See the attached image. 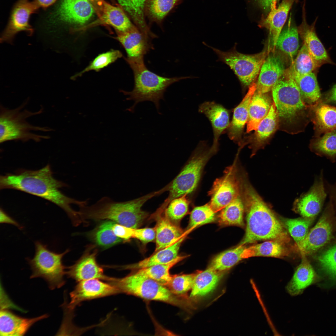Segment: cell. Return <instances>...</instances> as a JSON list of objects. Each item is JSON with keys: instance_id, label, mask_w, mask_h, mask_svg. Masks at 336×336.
<instances>
[{"instance_id": "obj_33", "label": "cell", "mask_w": 336, "mask_h": 336, "mask_svg": "<svg viewBox=\"0 0 336 336\" xmlns=\"http://www.w3.org/2000/svg\"><path fill=\"white\" fill-rule=\"evenodd\" d=\"M223 276V272L210 267L196 273L193 281L190 297L206 296L216 288Z\"/></svg>"}, {"instance_id": "obj_25", "label": "cell", "mask_w": 336, "mask_h": 336, "mask_svg": "<svg viewBox=\"0 0 336 336\" xmlns=\"http://www.w3.org/2000/svg\"><path fill=\"white\" fill-rule=\"evenodd\" d=\"M200 112L204 114L210 122L213 133L212 146L218 148V140L223 131L230 124V113L222 105L214 102H206L201 105Z\"/></svg>"}, {"instance_id": "obj_9", "label": "cell", "mask_w": 336, "mask_h": 336, "mask_svg": "<svg viewBox=\"0 0 336 336\" xmlns=\"http://www.w3.org/2000/svg\"><path fill=\"white\" fill-rule=\"evenodd\" d=\"M35 248L33 257L26 259L32 271L30 278H42L52 290L61 287L65 283L63 276L66 273L62 259L69 250L57 253L39 241L35 242Z\"/></svg>"}, {"instance_id": "obj_55", "label": "cell", "mask_w": 336, "mask_h": 336, "mask_svg": "<svg viewBox=\"0 0 336 336\" xmlns=\"http://www.w3.org/2000/svg\"><path fill=\"white\" fill-rule=\"evenodd\" d=\"M57 0H35L38 6L46 7L54 3Z\"/></svg>"}, {"instance_id": "obj_17", "label": "cell", "mask_w": 336, "mask_h": 336, "mask_svg": "<svg viewBox=\"0 0 336 336\" xmlns=\"http://www.w3.org/2000/svg\"><path fill=\"white\" fill-rule=\"evenodd\" d=\"M94 10L89 0H62L56 15L62 21L82 25L92 17Z\"/></svg>"}, {"instance_id": "obj_8", "label": "cell", "mask_w": 336, "mask_h": 336, "mask_svg": "<svg viewBox=\"0 0 336 336\" xmlns=\"http://www.w3.org/2000/svg\"><path fill=\"white\" fill-rule=\"evenodd\" d=\"M217 150L201 142L189 161L169 184V196L164 202L169 203L174 198L193 191L198 184L205 165Z\"/></svg>"}, {"instance_id": "obj_19", "label": "cell", "mask_w": 336, "mask_h": 336, "mask_svg": "<svg viewBox=\"0 0 336 336\" xmlns=\"http://www.w3.org/2000/svg\"><path fill=\"white\" fill-rule=\"evenodd\" d=\"M326 213L308 232L304 240L298 246L301 254L308 255L315 253L324 246L331 240L333 232L332 224Z\"/></svg>"}, {"instance_id": "obj_30", "label": "cell", "mask_w": 336, "mask_h": 336, "mask_svg": "<svg viewBox=\"0 0 336 336\" xmlns=\"http://www.w3.org/2000/svg\"><path fill=\"white\" fill-rule=\"evenodd\" d=\"M185 237V234L172 245L154 252L151 256L136 263L117 266L115 268L135 270L147 267L171 263L179 255L182 243Z\"/></svg>"}, {"instance_id": "obj_10", "label": "cell", "mask_w": 336, "mask_h": 336, "mask_svg": "<svg viewBox=\"0 0 336 336\" xmlns=\"http://www.w3.org/2000/svg\"><path fill=\"white\" fill-rule=\"evenodd\" d=\"M204 44L212 49L218 60L230 68L245 87H249L254 82L266 58L265 51L254 54L240 53L237 50L236 44L227 51L208 46L205 43Z\"/></svg>"}, {"instance_id": "obj_14", "label": "cell", "mask_w": 336, "mask_h": 336, "mask_svg": "<svg viewBox=\"0 0 336 336\" xmlns=\"http://www.w3.org/2000/svg\"><path fill=\"white\" fill-rule=\"evenodd\" d=\"M97 253L95 245L88 246L82 256L68 267L66 273L77 282L92 279L106 281L109 277L104 274L102 268L96 261Z\"/></svg>"}, {"instance_id": "obj_35", "label": "cell", "mask_w": 336, "mask_h": 336, "mask_svg": "<svg viewBox=\"0 0 336 336\" xmlns=\"http://www.w3.org/2000/svg\"><path fill=\"white\" fill-rule=\"evenodd\" d=\"M304 102L307 105L314 104L321 100V95L316 77L313 72L293 78Z\"/></svg>"}, {"instance_id": "obj_53", "label": "cell", "mask_w": 336, "mask_h": 336, "mask_svg": "<svg viewBox=\"0 0 336 336\" xmlns=\"http://www.w3.org/2000/svg\"><path fill=\"white\" fill-rule=\"evenodd\" d=\"M0 222L1 223L10 224L14 226L21 230L22 226L18 222L7 214L3 209L0 208Z\"/></svg>"}, {"instance_id": "obj_21", "label": "cell", "mask_w": 336, "mask_h": 336, "mask_svg": "<svg viewBox=\"0 0 336 336\" xmlns=\"http://www.w3.org/2000/svg\"><path fill=\"white\" fill-rule=\"evenodd\" d=\"M115 38L122 44L127 54V58L134 61L143 60L144 55L153 48L143 34L135 26L124 32H117Z\"/></svg>"}, {"instance_id": "obj_54", "label": "cell", "mask_w": 336, "mask_h": 336, "mask_svg": "<svg viewBox=\"0 0 336 336\" xmlns=\"http://www.w3.org/2000/svg\"><path fill=\"white\" fill-rule=\"evenodd\" d=\"M266 14L270 12L273 5H276L279 0H254Z\"/></svg>"}, {"instance_id": "obj_26", "label": "cell", "mask_w": 336, "mask_h": 336, "mask_svg": "<svg viewBox=\"0 0 336 336\" xmlns=\"http://www.w3.org/2000/svg\"><path fill=\"white\" fill-rule=\"evenodd\" d=\"M294 0H282L278 7L273 5L266 17H261L259 26L269 30L274 49Z\"/></svg>"}, {"instance_id": "obj_12", "label": "cell", "mask_w": 336, "mask_h": 336, "mask_svg": "<svg viewBox=\"0 0 336 336\" xmlns=\"http://www.w3.org/2000/svg\"><path fill=\"white\" fill-rule=\"evenodd\" d=\"M98 279H92L77 282L70 294L71 300L68 308L72 310L81 302L119 293L118 289L108 282Z\"/></svg>"}, {"instance_id": "obj_28", "label": "cell", "mask_w": 336, "mask_h": 336, "mask_svg": "<svg viewBox=\"0 0 336 336\" xmlns=\"http://www.w3.org/2000/svg\"><path fill=\"white\" fill-rule=\"evenodd\" d=\"M301 254L302 257L301 262L286 286L287 291L292 296L301 294L306 288L316 282L320 279L306 258V255Z\"/></svg>"}, {"instance_id": "obj_51", "label": "cell", "mask_w": 336, "mask_h": 336, "mask_svg": "<svg viewBox=\"0 0 336 336\" xmlns=\"http://www.w3.org/2000/svg\"><path fill=\"white\" fill-rule=\"evenodd\" d=\"M115 235L122 240H128L133 238L134 229L114 222L112 227Z\"/></svg>"}, {"instance_id": "obj_11", "label": "cell", "mask_w": 336, "mask_h": 336, "mask_svg": "<svg viewBox=\"0 0 336 336\" xmlns=\"http://www.w3.org/2000/svg\"><path fill=\"white\" fill-rule=\"evenodd\" d=\"M233 164L226 168L223 175L214 181L208 193L209 203L216 212L223 208L240 194L239 170L236 166L238 154Z\"/></svg>"}, {"instance_id": "obj_1", "label": "cell", "mask_w": 336, "mask_h": 336, "mask_svg": "<svg viewBox=\"0 0 336 336\" xmlns=\"http://www.w3.org/2000/svg\"><path fill=\"white\" fill-rule=\"evenodd\" d=\"M67 186L53 177L49 165L37 170H23L0 177L1 189L19 190L48 200L63 209L72 224L77 226L83 222L78 211L74 210L71 205L80 207L87 205L88 200L79 201L66 196L59 189Z\"/></svg>"}, {"instance_id": "obj_41", "label": "cell", "mask_w": 336, "mask_h": 336, "mask_svg": "<svg viewBox=\"0 0 336 336\" xmlns=\"http://www.w3.org/2000/svg\"><path fill=\"white\" fill-rule=\"evenodd\" d=\"M245 248L244 245H239L221 253L212 259L209 267L220 272L230 269L243 259L242 254Z\"/></svg>"}, {"instance_id": "obj_22", "label": "cell", "mask_w": 336, "mask_h": 336, "mask_svg": "<svg viewBox=\"0 0 336 336\" xmlns=\"http://www.w3.org/2000/svg\"><path fill=\"white\" fill-rule=\"evenodd\" d=\"M281 58L274 54L266 58L260 70L256 84L255 91L260 94L267 93L283 75L285 70Z\"/></svg>"}, {"instance_id": "obj_38", "label": "cell", "mask_w": 336, "mask_h": 336, "mask_svg": "<svg viewBox=\"0 0 336 336\" xmlns=\"http://www.w3.org/2000/svg\"><path fill=\"white\" fill-rule=\"evenodd\" d=\"M282 243L271 240L246 248L243 253L242 258L245 259L255 256L281 257L286 256L288 254L287 251Z\"/></svg>"}, {"instance_id": "obj_29", "label": "cell", "mask_w": 336, "mask_h": 336, "mask_svg": "<svg viewBox=\"0 0 336 336\" xmlns=\"http://www.w3.org/2000/svg\"><path fill=\"white\" fill-rule=\"evenodd\" d=\"M278 126V115L273 101L268 114L260 122L251 138H250L247 140L248 143H251L250 147L252 149V156L264 147Z\"/></svg>"}, {"instance_id": "obj_15", "label": "cell", "mask_w": 336, "mask_h": 336, "mask_svg": "<svg viewBox=\"0 0 336 336\" xmlns=\"http://www.w3.org/2000/svg\"><path fill=\"white\" fill-rule=\"evenodd\" d=\"M326 195L321 173L309 190L296 200L295 208L303 217L314 219L320 212Z\"/></svg>"}, {"instance_id": "obj_36", "label": "cell", "mask_w": 336, "mask_h": 336, "mask_svg": "<svg viewBox=\"0 0 336 336\" xmlns=\"http://www.w3.org/2000/svg\"><path fill=\"white\" fill-rule=\"evenodd\" d=\"M320 66L303 44L296 58L290 67L285 69V72L293 78L313 72Z\"/></svg>"}, {"instance_id": "obj_2", "label": "cell", "mask_w": 336, "mask_h": 336, "mask_svg": "<svg viewBox=\"0 0 336 336\" xmlns=\"http://www.w3.org/2000/svg\"><path fill=\"white\" fill-rule=\"evenodd\" d=\"M240 194L247 212V224L245 235L239 245L261 240L288 241L283 225L254 189L246 173L240 176Z\"/></svg>"}, {"instance_id": "obj_6", "label": "cell", "mask_w": 336, "mask_h": 336, "mask_svg": "<svg viewBox=\"0 0 336 336\" xmlns=\"http://www.w3.org/2000/svg\"><path fill=\"white\" fill-rule=\"evenodd\" d=\"M132 70L134 77V86L130 91L122 90L134 103L128 109L132 111L138 103L145 101L154 103L157 110L160 102L164 99V94L167 88L173 83L189 77H168L159 76L151 72L146 66L144 60L133 61L125 58Z\"/></svg>"}, {"instance_id": "obj_18", "label": "cell", "mask_w": 336, "mask_h": 336, "mask_svg": "<svg viewBox=\"0 0 336 336\" xmlns=\"http://www.w3.org/2000/svg\"><path fill=\"white\" fill-rule=\"evenodd\" d=\"M100 9L98 17L96 20L77 29L78 30H84L99 26H109L117 32H124L134 26L122 8L113 6L103 0Z\"/></svg>"}, {"instance_id": "obj_48", "label": "cell", "mask_w": 336, "mask_h": 336, "mask_svg": "<svg viewBox=\"0 0 336 336\" xmlns=\"http://www.w3.org/2000/svg\"><path fill=\"white\" fill-rule=\"evenodd\" d=\"M195 273L172 275L165 286L173 293L179 295H185L191 289Z\"/></svg>"}, {"instance_id": "obj_56", "label": "cell", "mask_w": 336, "mask_h": 336, "mask_svg": "<svg viewBox=\"0 0 336 336\" xmlns=\"http://www.w3.org/2000/svg\"><path fill=\"white\" fill-rule=\"evenodd\" d=\"M91 2H92L96 5L99 6L100 7L101 6L102 0H89Z\"/></svg>"}, {"instance_id": "obj_37", "label": "cell", "mask_w": 336, "mask_h": 336, "mask_svg": "<svg viewBox=\"0 0 336 336\" xmlns=\"http://www.w3.org/2000/svg\"><path fill=\"white\" fill-rule=\"evenodd\" d=\"M114 222L106 220L98 225L87 234L94 244L104 249L112 247L123 241L114 234L112 228Z\"/></svg>"}, {"instance_id": "obj_23", "label": "cell", "mask_w": 336, "mask_h": 336, "mask_svg": "<svg viewBox=\"0 0 336 336\" xmlns=\"http://www.w3.org/2000/svg\"><path fill=\"white\" fill-rule=\"evenodd\" d=\"M309 116L314 124L315 137L336 129V107L320 100L309 105Z\"/></svg>"}, {"instance_id": "obj_34", "label": "cell", "mask_w": 336, "mask_h": 336, "mask_svg": "<svg viewBox=\"0 0 336 336\" xmlns=\"http://www.w3.org/2000/svg\"><path fill=\"white\" fill-rule=\"evenodd\" d=\"M291 16L287 26L282 30L277 41L276 47L289 57L292 61L299 47L298 29L292 22Z\"/></svg>"}, {"instance_id": "obj_46", "label": "cell", "mask_w": 336, "mask_h": 336, "mask_svg": "<svg viewBox=\"0 0 336 336\" xmlns=\"http://www.w3.org/2000/svg\"><path fill=\"white\" fill-rule=\"evenodd\" d=\"M184 195L171 200L165 209L164 213L172 222L178 225L186 214L189 208V201Z\"/></svg>"}, {"instance_id": "obj_42", "label": "cell", "mask_w": 336, "mask_h": 336, "mask_svg": "<svg viewBox=\"0 0 336 336\" xmlns=\"http://www.w3.org/2000/svg\"><path fill=\"white\" fill-rule=\"evenodd\" d=\"M186 256L179 255L169 264L153 265L135 270L166 286L171 277L170 273L171 268Z\"/></svg>"}, {"instance_id": "obj_13", "label": "cell", "mask_w": 336, "mask_h": 336, "mask_svg": "<svg viewBox=\"0 0 336 336\" xmlns=\"http://www.w3.org/2000/svg\"><path fill=\"white\" fill-rule=\"evenodd\" d=\"M39 8L34 0L30 2L29 0H18L14 8L8 25L1 35V42H12L15 35L21 31H25L32 35L33 30L29 24V18L30 15Z\"/></svg>"}, {"instance_id": "obj_58", "label": "cell", "mask_w": 336, "mask_h": 336, "mask_svg": "<svg viewBox=\"0 0 336 336\" xmlns=\"http://www.w3.org/2000/svg\"><path fill=\"white\" fill-rule=\"evenodd\" d=\"M294 0L296 2H297V1H298V0Z\"/></svg>"}, {"instance_id": "obj_31", "label": "cell", "mask_w": 336, "mask_h": 336, "mask_svg": "<svg viewBox=\"0 0 336 336\" xmlns=\"http://www.w3.org/2000/svg\"><path fill=\"white\" fill-rule=\"evenodd\" d=\"M273 103L267 93L260 94L255 91L249 106L247 133L257 129L260 122L268 114Z\"/></svg>"}, {"instance_id": "obj_45", "label": "cell", "mask_w": 336, "mask_h": 336, "mask_svg": "<svg viewBox=\"0 0 336 336\" xmlns=\"http://www.w3.org/2000/svg\"><path fill=\"white\" fill-rule=\"evenodd\" d=\"M215 213L209 204L195 207L190 215L187 231L198 226L214 222L216 219Z\"/></svg>"}, {"instance_id": "obj_50", "label": "cell", "mask_w": 336, "mask_h": 336, "mask_svg": "<svg viewBox=\"0 0 336 336\" xmlns=\"http://www.w3.org/2000/svg\"><path fill=\"white\" fill-rule=\"evenodd\" d=\"M156 237L154 227L134 229L133 238L139 240L143 244H146L155 240Z\"/></svg>"}, {"instance_id": "obj_24", "label": "cell", "mask_w": 336, "mask_h": 336, "mask_svg": "<svg viewBox=\"0 0 336 336\" xmlns=\"http://www.w3.org/2000/svg\"><path fill=\"white\" fill-rule=\"evenodd\" d=\"M256 90V84L253 83L240 103L234 109L232 121L228 128L229 138L240 146L245 126L247 123L250 103Z\"/></svg>"}, {"instance_id": "obj_43", "label": "cell", "mask_w": 336, "mask_h": 336, "mask_svg": "<svg viewBox=\"0 0 336 336\" xmlns=\"http://www.w3.org/2000/svg\"><path fill=\"white\" fill-rule=\"evenodd\" d=\"M312 219L303 217L283 220L284 225L297 246L302 243L308 233Z\"/></svg>"}, {"instance_id": "obj_40", "label": "cell", "mask_w": 336, "mask_h": 336, "mask_svg": "<svg viewBox=\"0 0 336 336\" xmlns=\"http://www.w3.org/2000/svg\"><path fill=\"white\" fill-rule=\"evenodd\" d=\"M311 150L318 156H325L332 162L336 158V129L322 136L315 137L310 144Z\"/></svg>"}, {"instance_id": "obj_4", "label": "cell", "mask_w": 336, "mask_h": 336, "mask_svg": "<svg viewBox=\"0 0 336 336\" xmlns=\"http://www.w3.org/2000/svg\"><path fill=\"white\" fill-rule=\"evenodd\" d=\"M271 91L279 126L289 133L301 131L309 119V105L303 101L294 80L284 72Z\"/></svg>"}, {"instance_id": "obj_7", "label": "cell", "mask_w": 336, "mask_h": 336, "mask_svg": "<svg viewBox=\"0 0 336 336\" xmlns=\"http://www.w3.org/2000/svg\"><path fill=\"white\" fill-rule=\"evenodd\" d=\"M28 100L18 107L13 109L7 108L1 105L0 107V142L12 140H20L26 142L32 140L39 142L42 139L49 138V136L37 134L33 131L45 132L53 131L46 127L34 126L26 119L30 117L40 114L42 108L37 112H33L23 109Z\"/></svg>"}, {"instance_id": "obj_39", "label": "cell", "mask_w": 336, "mask_h": 336, "mask_svg": "<svg viewBox=\"0 0 336 336\" xmlns=\"http://www.w3.org/2000/svg\"><path fill=\"white\" fill-rule=\"evenodd\" d=\"M244 210V206L240 194L222 209L219 216L220 224L225 226H243Z\"/></svg>"}, {"instance_id": "obj_16", "label": "cell", "mask_w": 336, "mask_h": 336, "mask_svg": "<svg viewBox=\"0 0 336 336\" xmlns=\"http://www.w3.org/2000/svg\"><path fill=\"white\" fill-rule=\"evenodd\" d=\"M165 209L160 206L151 216L156 222V248L154 252L174 244L184 235L179 226L166 216Z\"/></svg>"}, {"instance_id": "obj_49", "label": "cell", "mask_w": 336, "mask_h": 336, "mask_svg": "<svg viewBox=\"0 0 336 336\" xmlns=\"http://www.w3.org/2000/svg\"><path fill=\"white\" fill-rule=\"evenodd\" d=\"M317 260L322 269L336 280V244L322 252Z\"/></svg>"}, {"instance_id": "obj_20", "label": "cell", "mask_w": 336, "mask_h": 336, "mask_svg": "<svg viewBox=\"0 0 336 336\" xmlns=\"http://www.w3.org/2000/svg\"><path fill=\"white\" fill-rule=\"evenodd\" d=\"M305 0L302 9V21L298 27V32L309 52L321 66L325 63H333L324 46L318 37L315 30L316 17L311 25L306 21Z\"/></svg>"}, {"instance_id": "obj_27", "label": "cell", "mask_w": 336, "mask_h": 336, "mask_svg": "<svg viewBox=\"0 0 336 336\" xmlns=\"http://www.w3.org/2000/svg\"><path fill=\"white\" fill-rule=\"evenodd\" d=\"M44 314L33 318H22L4 310L0 313V336H22L35 323L47 318Z\"/></svg>"}, {"instance_id": "obj_32", "label": "cell", "mask_w": 336, "mask_h": 336, "mask_svg": "<svg viewBox=\"0 0 336 336\" xmlns=\"http://www.w3.org/2000/svg\"><path fill=\"white\" fill-rule=\"evenodd\" d=\"M119 3L131 17L137 27L146 38L150 41L156 37L149 30L145 21V14L149 0H117Z\"/></svg>"}, {"instance_id": "obj_57", "label": "cell", "mask_w": 336, "mask_h": 336, "mask_svg": "<svg viewBox=\"0 0 336 336\" xmlns=\"http://www.w3.org/2000/svg\"><path fill=\"white\" fill-rule=\"evenodd\" d=\"M335 195H334V197L333 196H332V195H331V197L332 198L335 199V200L336 201V192L335 193Z\"/></svg>"}, {"instance_id": "obj_5", "label": "cell", "mask_w": 336, "mask_h": 336, "mask_svg": "<svg viewBox=\"0 0 336 336\" xmlns=\"http://www.w3.org/2000/svg\"><path fill=\"white\" fill-rule=\"evenodd\" d=\"M134 271L122 278L110 277L107 282L115 287L119 293L161 301L184 309L189 306V300L186 295L175 294L165 286Z\"/></svg>"}, {"instance_id": "obj_3", "label": "cell", "mask_w": 336, "mask_h": 336, "mask_svg": "<svg viewBox=\"0 0 336 336\" xmlns=\"http://www.w3.org/2000/svg\"><path fill=\"white\" fill-rule=\"evenodd\" d=\"M162 193L161 189L138 198L125 202H117L110 198L102 197L94 204L79 207L78 211L84 223L87 220H107L135 229L142 225L149 216L142 209L149 199Z\"/></svg>"}, {"instance_id": "obj_52", "label": "cell", "mask_w": 336, "mask_h": 336, "mask_svg": "<svg viewBox=\"0 0 336 336\" xmlns=\"http://www.w3.org/2000/svg\"><path fill=\"white\" fill-rule=\"evenodd\" d=\"M320 100L327 104H336V84L324 95H321Z\"/></svg>"}, {"instance_id": "obj_47", "label": "cell", "mask_w": 336, "mask_h": 336, "mask_svg": "<svg viewBox=\"0 0 336 336\" xmlns=\"http://www.w3.org/2000/svg\"><path fill=\"white\" fill-rule=\"evenodd\" d=\"M122 56V53L119 51L116 50H111L100 54L84 69L77 73L73 77L74 79L77 78L89 71H99L114 63Z\"/></svg>"}, {"instance_id": "obj_44", "label": "cell", "mask_w": 336, "mask_h": 336, "mask_svg": "<svg viewBox=\"0 0 336 336\" xmlns=\"http://www.w3.org/2000/svg\"><path fill=\"white\" fill-rule=\"evenodd\" d=\"M180 0H149L146 12L152 20L161 21Z\"/></svg>"}]
</instances>
